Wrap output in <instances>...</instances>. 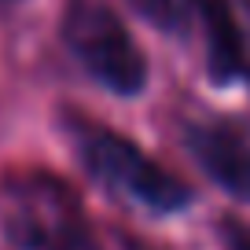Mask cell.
<instances>
[{
  "instance_id": "cell-7",
  "label": "cell",
  "mask_w": 250,
  "mask_h": 250,
  "mask_svg": "<svg viewBox=\"0 0 250 250\" xmlns=\"http://www.w3.org/2000/svg\"><path fill=\"white\" fill-rule=\"evenodd\" d=\"M221 235H225L228 250H250V225L247 221H225Z\"/></svg>"
},
{
  "instance_id": "cell-3",
  "label": "cell",
  "mask_w": 250,
  "mask_h": 250,
  "mask_svg": "<svg viewBox=\"0 0 250 250\" xmlns=\"http://www.w3.org/2000/svg\"><path fill=\"white\" fill-rule=\"evenodd\" d=\"M188 151L221 191H228L239 203H250V144L243 136L199 125V129H188Z\"/></svg>"
},
{
  "instance_id": "cell-5",
  "label": "cell",
  "mask_w": 250,
  "mask_h": 250,
  "mask_svg": "<svg viewBox=\"0 0 250 250\" xmlns=\"http://www.w3.org/2000/svg\"><path fill=\"white\" fill-rule=\"evenodd\" d=\"M41 247H44V250H100V243L85 232V225H78V221H62L59 228L44 232V243H41Z\"/></svg>"
},
{
  "instance_id": "cell-2",
  "label": "cell",
  "mask_w": 250,
  "mask_h": 250,
  "mask_svg": "<svg viewBox=\"0 0 250 250\" xmlns=\"http://www.w3.org/2000/svg\"><path fill=\"white\" fill-rule=\"evenodd\" d=\"M85 162L88 169H96L103 180L125 188L133 199H140L144 206L158 213H173V210H184L191 203V191L180 184L173 173H166L158 162L140 155L136 144H129L125 136L107 133V129H88L85 144Z\"/></svg>"
},
{
  "instance_id": "cell-4",
  "label": "cell",
  "mask_w": 250,
  "mask_h": 250,
  "mask_svg": "<svg viewBox=\"0 0 250 250\" xmlns=\"http://www.w3.org/2000/svg\"><path fill=\"white\" fill-rule=\"evenodd\" d=\"M206 30V59L213 81H232L243 70V33L235 22L232 0H191Z\"/></svg>"
},
{
  "instance_id": "cell-1",
  "label": "cell",
  "mask_w": 250,
  "mask_h": 250,
  "mask_svg": "<svg viewBox=\"0 0 250 250\" xmlns=\"http://www.w3.org/2000/svg\"><path fill=\"white\" fill-rule=\"evenodd\" d=\"M62 37L78 55V62L103 88L118 96H136L147 85L144 52L107 4H92V0L74 4L62 22Z\"/></svg>"
},
{
  "instance_id": "cell-6",
  "label": "cell",
  "mask_w": 250,
  "mask_h": 250,
  "mask_svg": "<svg viewBox=\"0 0 250 250\" xmlns=\"http://www.w3.org/2000/svg\"><path fill=\"white\" fill-rule=\"evenodd\" d=\"M133 8L140 11V15H147L151 22H158V26H173V22H177L173 0H133Z\"/></svg>"
}]
</instances>
